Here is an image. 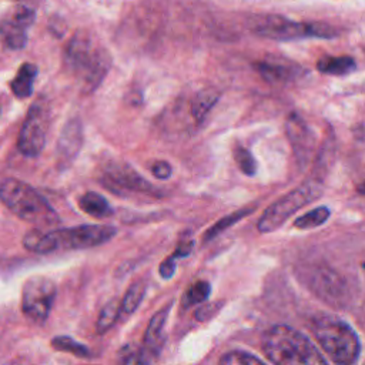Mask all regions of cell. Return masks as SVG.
Instances as JSON below:
<instances>
[{
	"instance_id": "83f0119b",
	"label": "cell",
	"mask_w": 365,
	"mask_h": 365,
	"mask_svg": "<svg viewBox=\"0 0 365 365\" xmlns=\"http://www.w3.org/2000/svg\"><path fill=\"white\" fill-rule=\"evenodd\" d=\"M220 364H222V365H254V364H264V361L250 352H245V351H230V352H225L220 358Z\"/></svg>"
},
{
	"instance_id": "30bf717a",
	"label": "cell",
	"mask_w": 365,
	"mask_h": 365,
	"mask_svg": "<svg viewBox=\"0 0 365 365\" xmlns=\"http://www.w3.org/2000/svg\"><path fill=\"white\" fill-rule=\"evenodd\" d=\"M107 184H111L113 188L125 190L133 192H141L147 195H160V190L151 185L144 177L134 171L128 164H111L104 171Z\"/></svg>"
},
{
	"instance_id": "f1b7e54d",
	"label": "cell",
	"mask_w": 365,
	"mask_h": 365,
	"mask_svg": "<svg viewBox=\"0 0 365 365\" xmlns=\"http://www.w3.org/2000/svg\"><path fill=\"white\" fill-rule=\"evenodd\" d=\"M194 248V238L190 235V232L184 234V237L180 240L178 245L175 247V251L173 252V255L178 259V258H184L188 257L191 254Z\"/></svg>"
},
{
	"instance_id": "8fae6325",
	"label": "cell",
	"mask_w": 365,
	"mask_h": 365,
	"mask_svg": "<svg viewBox=\"0 0 365 365\" xmlns=\"http://www.w3.org/2000/svg\"><path fill=\"white\" fill-rule=\"evenodd\" d=\"M254 68L265 81L274 84H284L292 81L298 78L302 71V68L297 63L277 56H268L259 61H255Z\"/></svg>"
},
{
	"instance_id": "4dcf8cb0",
	"label": "cell",
	"mask_w": 365,
	"mask_h": 365,
	"mask_svg": "<svg viewBox=\"0 0 365 365\" xmlns=\"http://www.w3.org/2000/svg\"><path fill=\"white\" fill-rule=\"evenodd\" d=\"M218 307H220L218 302H210V304L201 305V307L197 308V311H195V318H197V321H207V319L212 318V317L217 314V311L220 309Z\"/></svg>"
},
{
	"instance_id": "2e32d148",
	"label": "cell",
	"mask_w": 365,
	"mask_h": 365,
	"mask_svg": "<svg viewBox=\"0 0 365 365\" xmlns=\"http://www.w3.org/2000/svg\"><path fill=\"white\" fill-rule=\"evenodd\" d=\"M27 27L20 24L17 20H4L0 24V37L6 47L11 50H20L27 43Z\"/></svg>"
},
{
	"instance_id": "484cf974",
	"label": "cell",
	"mask_w": 365,
	"mask_h": 365,
	"mask_svg": "<svg viewBox=\"0 0 365 365\" xmlns=\"http://www.w3.org/2000/svg\"><path fill=\"white\" fill-rule=\"evenodd\" d=\"M210 294H211L210 282H207V281H197L184 294V297H182V307L187 309L191 305L201 304V302L208 299Z\"/></svg>"
},
{
	"instance_id": "d4e9b609",
	"label": "cell",
	"mask_w": 365,
	"mask_h": 365,
	"mask_svg": "<svg viewBox=\"0 0 365 365\" xmlns=\"http://www.w3.org/2000/svg\"><path fill=\"white\" fill-rule=\"evenodd\" d=\"M51 346L57 351H61V352H68L74 356H78V358H90L91 356V352L90 349L77 342L76 339L70 338V336H66V335H61V336H54L51 339Z\"/></svg>"
},
{
	"instance_id": "f546056e",
	"label": "cell",
	"mask_w": 365,
	"mask_h": 365,
	"mask_svg": "<svg viewBox=\"0 0 365 365\" xmlns=\"http://www.w3.org/2000/svg\"><path fill=\"white\" fill-rule=\"evenodd\" d=\"M34 17H36L34 10H31V9H29V7H19V9L14 11V16H13L14 20H17L20 24H23V26L27 27V29L33 24Z\"/></svg>"
},
{
	"instance_id": "7402d4cb",
	"label": "cell",
	"mask_w": 365,
	"mask_h": 365,
	"mask_svg": "<svg viewBox=\"0 0 365 365\" xmlns=\"http://www.w3.org/2000/svg\"><path fill=\"white\" fill-rule=\"evenodd\" d=\"M120 314H121L120 301L115 298H111L100 311V315H98L97 324H96L97 334L107 332L115 324Z\"/></svg>"
},
{
	"instance_id": "9a60e30c",
	"label": "cell",
	"mask_w": 365,
	"mask_h": 365,
	"mask_svg": "<svg viewBox=\"0 0 365 365\" xmlns=\"http://www.w3.org/2000/svg\"><path fill=\"white\" fill-rule=\"evenodd\" d=\"M318 71L331 76H346L356 68L351 56H325L317 61Z\"/></svg>"
},
{
	"instance_id": "4fadbf2b",
	"label": "cell",
	"mask_w": 365,
	"mask_h": 365,
	"mask_svg": "<svg viewBox=\"0 0 365 365\" xmlns=\"http://www.w3.org/2000/svg\"><path fill=\"white\" fill-rule=\"evenodd\" d=\"M285 130L297 158L299 161H307L314 150V135L311 134L308 125L298 114L294 113L288 117Z\"/></svg>"
},
{
	"instance_id": "6da1fadb",
	"label": "cell",
	"mask_w": 365,
	"mask_h": 365,
	"mask_svg": "<svg viewBox=\"0 0 365 365\" xmlns=\"http://www.w3.org/2000/svg\"><path fill=\"white\" fill-rule=\"evenodd\" d=\"M117 234L111 225H77L53 231L40 228L24 235L23 245L37 254H48L57 250H86L110 241Z\"/></svg>"
},
{
	"instance_id": "8992f818",
	"label": "cell",
	"mask_w": 365,
	"mask_h": 365,
	"mask_svg": "<svg viewBox=\"0 0 365 365\" xmlns=\"http://www.w3.org/2000/svg\"><path fill=\"white\" fill-rule=\"evenodd\" d=\"M250 30L264 38L289 41L307 37L332 38L338 30L322 21H295L279 14H258L250 19Z\"/></svg>"
},
{
	"instance_id": "ffe728a7",
	"label": "cell",
	"mask_w": 365,
	"mask_h": 365,
	"mask_svg": "<svg viewBox=\"0 0 365 365\" xmlns=\"http://www.w3.org/2000/svg\"><path fill=\"white\" fill-rule=\"evenodd\" d=\"M314 287L317 288L319 295L341 298L342 294V282L341 278L331 271H321L314 277Z\"/></svg>"
},
{
	"instance_id": "603a6c76",
	"label": "cell",
	"mask_w": 365,
	"mask_h": 365,
	"mask_svg": "<svg viewBox=\"0 0 365 365\" xmlns=\"http://www.w3.org/2000/svg\"><path fill=\"white\" fill-rule=\"evenodd\" d=\"M254 211V208L247 207V208H241L238 211H234L225 217H222L220 221H217L205 234H204V241H211L214 237L220 235L221 232H224L227 228H230L231 225H234L235 222H238L240 220H242L244 217H247L248 214H251Z\"/></svg>"
},
{
	"instance_id": "5b68a950",
	"label": "cell",
	"mask_w": 365,
	"mask_h": 365,
	"mask_svg": "<svg viewBox=\"0 0 365 365\" xmlns=\"http://www.w3.org/2000/svg\"><path fill=\"white\" fill-rule=\"evenodd\" d=\"M0 200L19 218L37 227H48L60 221L46 198L20 180H4L0 185Z\"/></svg>"
},
{
	"instance_id": "d6986e66",
	"label": "cell",
	"mask_w": 365,
	"mask_h": 365,
	"mask_svg": "<svg viewBox=\"0 0 365 365\" xmlns=\"http://www.w3.org/2000/svg\"><path fill=\"white\" fill-rule=\"evenodd\" d=\"M78 205L86 214L94 217V218H107V217L113 215V212H114L111 205L108 204V201L103 195H100L98 192H94V191L86 192L78 200Z\"/></svg>"
},
{
	"instance_id": "4316f807",
	"label": "cell",
	"mask_w": 365,
	"mask_h": 365,
	"mask_svg": "<svg viewBox=\"0 0 365 365\" xmlns=\"http://www.w3.org/2000/svg\"><path fill=\"white\" fill-rule=\"evenodd\" d=\"M234 160L238 165V168L245 174V175H255L258 164L257 160L254 158V155L251 154V151H248L245 147L242 145H235L234 148Z\"/></svg>"
},
{
	"instance_id": "1f68e13d",
	"label": "cell",
	"mask_w": 365,
	"mask_h": 365,
	"mask_svg": "<svg viewBox=\"0 0 365 365\" xmlns=\"http://www.w3.org/2000/svg\"><path fill=\"white\" fill-rule=\"evenodd\" d=\"M175 268H177V258L174 255H170L161 262V265L158 268V272H160L161 278L170 279V278H173V275L175 272Z\"/></svg>"
},
{
	"instance_id": "5bb4252c",
	"label": "cell",
	"mask_w": 365,
	"mask_h": 365,
	"mask_svg": "<svg viewBox=\"0 0 365 365\" xmlns=\"http://www.w3.org/2000/svg\"><path fill=\"white\" fill-rule=\"evenodd\" d=\"M81 143H83L81 123L78 121V118H71L63 128L58 144H57L58 160L63 163L73 161L81 148Z\"/></svg>"
},
{
	"instance_id": "9c48e42d",
	"label": "cell",
	"mask_w": 365,
	"mask_h": 365,
	"mask_svg": "<svg viewBox=\"0 0 365 365\" xmlns=\"http://www.w3.org/2000/svg\"><path fill=\"white\" fill-rule=\"evenodd\" d=\"M56 298V284L43 275L26 281L21 292L23 314L36 324H43L51 311Z\"/></svg>"
},
{
	"instance_id": "3957f363",
	"label": "cell",
	"mask_w": 365,
	"mask_h": 365,
	"mask_svg": "<svg viewBox=\"0 0 365 365\" xmlns=\"http://www.w3.org/2000/svg\"><path fill=\"white\" fill-rule=\"evenodd\" d=\"M67 63L86 93H93L111 67V56L90 36L78 33L67 46Z\"/></svg>"
},
{
	"instance_id": "ac0fdd59",
	"label": "cell",
	"mask_w": 365,
	"mask_h": 365,
	"mask_svg": "<svg viewBox=\"0 0 365 365\" xmlns=\"http://www.w3.org/2000/svg\"><path fill=\"white\" fill-rule=\"evenodd\" d=\"M37 77V67L31 63H24L20 68L13 81L10 83L11 91L19 98H26L33 93V83Z\"/></svg>"
},
{
	"instance_id": "cb8c5ba5",
	"label": "cell",
	"mask_w": 365,
	"mask_h": 365,
	"mask_svg": "<svg viewBox=\"0 0 365 365\" xmlns=\"http://www.w3.org/2000/svg\"><path fill=\"white\" fill-rule=\"evenodd\" d=\"M329 215H331V211L328 207H317L308 211L307 214L298 217L294 221V227L299 230H311L322 225L329 218Z\"/></svg>"
},
{
	"instance_id": "277c9868",
	"label": "cell",
	"mask_w": 365,
	"mask_h": 365,
	"mask_svg": "<svg viewBox=\"0 0 365 365\" xmlns=\"http://www.w3.org/2000/svg\"><path fill=\"white\" fill-rule=\"evenodd\" d=\"M312 332L334 364L352 365L361 355V341L354 328L338 317L321 315L314 319Z\"/></svg>"
},
{
	"instance_id": "52a82bcc",
	"label": "cell",
	"mask_w": 365,
	"mask_h": 365,
	"mask_svg": "<svg viewBox=\"0 0 365 365\" xmlns=\"http://www.w3.org/2000/svg\"><path fill=\"white\" fill-rule=\"evenodd\" d=\"M322 188L317 181H307L288 194L274 201L261 215L257 222L259 232L267 234L278 230L294 212L301 210L304 205L315 201L322 194Z\"/></svg>"
},
{
	"instance_id": "7c38bea8",
	"label": "cell",
	"mask_w": 365,
	"mask_h": 365,
	"mask_svg": "<svg viewBox=\"0 0 365 365\" xmlns=\"http://www.w3.org/2000/svg\"><path fill=\"white\" fill-rule=\"evenodd\" d=\"M170 304L164 307L161 311L155 312L153 318L150 319V324L145 329L144 334V341H143V351L148 356L150 362H154L158 356V354L163 349L164 341H165V322L170 314Z\"/></svg>"
},
{
	"instance_id": "d6a6232c",
	"label": "cell",
	"mask_w": 365,
	"mask_h": 365,
	"mask_svg": "<svg viewBox=\"0 0 365 365\" xmlns=\"http://www.w3.org/2000/svg\"><path fill=\"white\" fill-rule=\"evenodd\" d=\"M151 173L158 180H167L171 175V165L167 161L158 160L151 165Z\"/></svg>"
},
{
	"instance_id": "7a4b0ae2",
	"label": "cell",
	"mask_w": 365,
	"mask_h": 365,
	"mask_svg": "<svg viewBox=\"0 0 365 365\" xmlns=\"http://www.w3.org/2000/svg\"><path fill=\"white\" fill-rule=\"evenodd\" d=\"M262 351L267 359L277 365H324L328 362L305 334L288 325L271 327L262 338Z\"/></svg>"
},
{
	"instance_id": "44dd1931",
	"label": "cell",
	"mask_w": 365,
	"mask_h": 365,
	"mask_svg": "<svg viewBox=\"0 0 365 365\" xmlns=\"http://www.w3.org/2000/svg\"><path fill=\"white\" fill-rule=\"evenodd\" d=\"M144 295H145V284L143 281H137L131 284L130 288L125 291L124 298L120 301L121 314H125V315L133 314L140 307Z\"/></svg>"
},
{
	"instance_id": "e0dca14e",
	"label": "cell",
	"mask_w": 365,
	"mask_h": 365,
	"mask_svg": "<svg viewBox=\"0 0 365 365\" xmlns=\"http://www.w3.org/2000/svg\"><path fill=\"white\" fill-rule=\"evenodd\" d=\"M220 91L212 87L202 88L197 93L191 103V114L197 123H202L211 108L218 103Z\"/></svg>"
},
{
	"instance_id": "ba28073f",
	"label": "cell",
	"mask_w": 365,
	"mask_h": 365,
	"mask_svg": "<svg viewBox=\"0 0 365 365\" xmlns=\"http://www.w3.org/2000/svg\"><path fill=\"white\" fill-rule=\"evenodd\" d=\"M48 124H50L48 106L44 101L37 100L29 108L26 120L19 134L17 147L23 155L37 157L43 151L46 145Z\"/></svg>"
}]
</instances>
